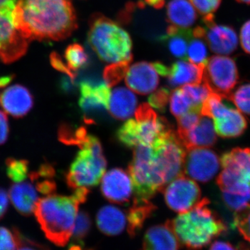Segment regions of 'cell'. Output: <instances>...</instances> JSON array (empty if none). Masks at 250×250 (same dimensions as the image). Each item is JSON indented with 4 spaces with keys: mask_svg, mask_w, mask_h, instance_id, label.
Returning a JSON list of instances; mask_svg holds the SVG:
<instances>
[{
    "mask_svg": "<svg viewBox=\"0 0 250 250\" xmlns=\"http://www.w3.org/2000/svg\"><path fill=\"white\" fill-rule=\"evenodd\" d=\"M129 171L136 194L135 200L149 201L156 192L165 188L156 167L152 146L135 147Z\"/></svg>",
    "mask_w": 250,
    "mask_h": 250,
    "instance_id": "52a82bcc",
    "label": "cell"
},
{
    "mask_svg": "<svg viewBox=\"0 0 250 250\" xmlns=\"http://www.w3.org/2000/svg\"><path fill=\"white\" fill-rule=\"evenodd\" d=\"M164 196L169 208L179 213L188 211L202 200L199 186L184 174L164 188Z\"/></svg>",
    "mask_w": 250,
    "mask_h": 250,
    "instance_id": "7c38bea8",
    "label": "cell"
},
{
    "mask_svg": "<svg viewBox=\"0 0 250 250\" xmlns=\"http://www.w3.org/2000/svg\"><path fill=\"white\" fill-rule=\"evenodd\" d=\"M131 62L126 61V62H113L111 65L105 67L103 73L105 83L110 88L119 83L126 76Z\"/></svg>",
    "mask_w": 250,
    "mask_h": 250,
    "instance_id": "1f68e13d",
    "label": "cell"
},
{
    "mask_svg": "<svg viewBox=\"0 0 250 250\" xmlns=\"http://www.w3.org/2000/svg\"><path fill=\"white\" fill-rule=\"evenodd\" d=\"M135 118L126 121L118 131V139L128 147L152 146L156 140L173 131L165 118L158 117L147 104L136 110Z\"/></svg>",
    "mask_w": 250,
    "mask_h": 250,
    "instance_id": "5b68a950",
    "label": "cell"
},
{
    "mask_svg": "<svg viewBox=\"0 0 250 250\" xmlns=\"http://www.w3.org/2000/svg\"><path fill=\"white\" fill-rule=\"evenodd\" d=\"M18 230L0 227V250H16L18 246Z\"/></svg>",
    "mask_w": 250,
    "mask_h": 250,
    "instance_id": "f35d334b",
    "label": "cell"
},
{
    "mask_svg": "<svg viewBox=\"0 0 250 250\" xmlns=\"http://www.w3.org/2000/svg\"><path fill=\"white\" fill-rule=\"evenodd\" d=\"M238 80V72L233 59L226 56H213L207 59L203 82L212 93L229 96Z\"/></svg>",
    "mask_w": 250,
    "mask_h": 250,
    "instance_id": "8fae6325",
    "label": "cell"
},
{
    "mask_svg": "<svg viewBox=\"0 0 250 250\" xmlns=\"http://www.w3.org/2000/svg\"><path fill=\"white\" fill-rule=\"evenodd\" d=\"M19 27L29 42L64 40L77 27L71 0H21Z\"/></svg>",
    "mask_w": 250,
    "mask_h": 250,
    "instance_id": "6da1fadb",
    "label": "cell"
},
{
    "mask_svg": "<svg viewBox=\"0 0 250 250\" xmlns=\"http://www.w3.org/2000/svg\"><path fill=\"white\" fill-rule=\"evenodd\" d=\"M145 2L156 9H160L165 5V0H145Z\"/></svg>",
    "mask_w": 250,
    "mask_h": 250,
    "instance_id": "f907efd6",
    "label": "cell"
},
{
    "mask_svg": "<svg viewBox=\"0 0 250 250\" xmlns=\"http://www.w3.org/2000/svg\"><path fill=\"white\" fill-rule=\"evenodd\" d=\"M9 195L4 189L0 188V220L4 216L9 207Z\"/></svg>",
    "mask_w": 250,
    "mask_h": 250,
    "instance_id": "7dc6e473",
    "label": "cell"
},
{
    "mask_svg": "<svg viewBox=\"0 0 250 250\" xmlns=\"http://www.w3.org/2000/svg\"><path fill=\"white\" fill-rule=\"evenodd\" d=\"M202 115L201 111L198 109H192L184 113L177 118L178 121V131L177 135H182L192 129L200 121Z\"/></svg>",
    "mask_w": 250,
    "mask_h": 250,
    "instance_id": "74e56055",
    "label": "cell"
},
{
    "mask_svg": "<svg viewBox=\"0 0 250 250\" xmlns=\"http://www.w3.org/2000/svg\"><path fill=\"white\" fill-rule=\"evenodd\" d=\"M9 197L16 209L24 216L34 213L39 200L36 188L29 182L14 184L10 188Z\"/></svg>",
    "mask_w": 250,
    "mask_h": 250,
    "instance_id": "603a6c76",
    "label": "cell"
},
{
    "mask_svg": "<svg viewBox=\"0 0 250 250\" xmlns=\"http://www.w3.org/2000/svg\"><path fill=\"white\" fill-rule=\"evenodd\" d=\"M68 250H93L90 249H83L82 246H79V245L72 244L70 248H69Z\"/></svg>",
    "mask_w": 250,
    "mask_h": 250,
    "instance_id": "f5cc1de1",
    "label": "cell"
},
{
    "mask_svg": "<svg viewBox=\"0 0 250 250\" xmlns=\"http://www.w3.org/2000/svg\"><path fill=\"white\" fill-rule=\"evenodd\" d=\"M240 41L243 50L250 54V21L243 24L240 34Z\"/></svg>",
    "mask_w": 250,
    "mask_h": 250,
    "instance_id": "f6af8a7d",
    "label": "cell"
},
{
    "mask_svg": "<svg viewBox=\"0 0 250 250\" xmlns=\"http://www.w3.org/2000/svg\"><path fill=\"white\" fill-rule=\"evenodd\" d=\"M152 65L156 72L163 77H168L170 73V67L166 66L163 62H153Z\"/></svg>",
    "mask_w": 250,
    "mask_h": 250,
    "instance_id": "681fc988",
    "label": "cell"
},
{
    "mask_svg": "<svg viewBox=\"0 0 250 250\" xmlns=\"http://www.w3.org/2000/svg\"><path fill=\"white\" fill-rule=\"evenodd\" d=\"M50 60L51 64H52V66H53L56 70L66 74L67 77H68L72 82H74V80L76 79V72L72 71L71 69L67 66V63L64 62L59 54L56 53V52H53V53L51 54Z\"/></svg>",
    "mask_w": 250,
    "mask_h": 250,
    "instance_id": "b9f144b4",
    "label": "cell"
},
{
    "mask_svg": "<svg viewBox=\"0 0 250 250\" xmlns=\"http://www.w3.org/2000/svg\"><path fill=\"white\" fill-rule=\"evenodd\" d=\"M156 207L149 201H139L135 200L134 205L128 210L127 232L131 237H134L141 231L147 220Z\"/></svg>",
    "mask_w": 250,
    "mask_h": 250,
    "instance_id": "4316f807",
    "label": "cell"
},
{
    "mask_svg": "<svg viewBox=\"0 0 250 250\" xmlns=\"http://www.w3.org/2000/svg\"><path fill=\"white\" fill-rule=\"evenodd\" d=\"M205 65H197L187 61L174 62L170 67L168 82L171 86L195 84L202 82Z\"/></svg>",
    "mask_w": 250,
    "mask_h": 250,
    "instance_id": "7402d4cb",
    "label": "cell"
},
{
    "mask_svg": "<svg viewBox=\"0 0 250 250\" xmlns=\"http://www.w3.org/2000/svg\"><path fill=\"white\" fill-rule=\"evenodd\" d=\"M208 205L209 201L203 199L188 211L169 221L180 244L188 250L203 249L227 232L226 225Z\"/></svg>",
    "mask_w": 250,
    "mask_h": 250,
    "instance_id": "3957f363",
    "label": "cell"
},
{
    "mask_svg": "<svg viewBox=\"0 0 250 250\" xmlns=\"http://www.w3.org/2000/svg\"><path fill=\"white\" fill-rule=\"evenodd\" d=\"M220 160L214 152L207 147L187 149L184 160V172L197 182H208L218 173Z\"/></svg>",
    "mask_w": 250,
    "mask_h": 250,
    "instance_id": "4fadbf2b",
    "label": "cell"
},
{
    "mask_svg": "<svg viewBox=\"0 0 250 250\" xmlns=\"http://www.w3.org/2000/svg\"><path fill=\"white\" fill-rule=\"evenodd\" d=\"M207 45L202 39L195 38L193 40H190L187 50L188 58L190 62L197 65H205L207 61Z\"/></svg>",
    "mask_w": 250,
    "mask_h": 250,
    "instance_id": "e575fe53",
    "label": "cell"
},
{
    "mask_svg": "<svg viewBox=\"0 0 250 250\" xmlns=\"http://www.w3.org/2000/svg\"><path fill=\"white\" fill-rule=\"evenodd\" d=\"M12 76H6L0 78V88H4L6 85L11 83L12 81Z\"/></svg>",
    "mask_w": 250,
    "mask_h": 250,
    "instance_id": "816d5d0a",
    "label": "cell"
},
{
    "mask_svg": "<svg viewBox=\"0 0 250 250\" xmlns=\"http://www.w3.org/2000/svg\"><path fill=\"white\" fill-rule=\"evenodd\" d=\"M0 104L6 113L16 118L25 116L34 106V98L24 85L8 87L0 95Z\"/></svg>",
    "mask_w": 250,
    "mask_h": 250,
    "instance_id": "ac0fdd59",
    "label": "cell"
},
{
    "mask_svg": "<svg viewBox=\"0 0 250 250\" xmlns=\"http://www.w3.org/2000/svg\"><path fill=\"white\" fill-rule=\"evenodd\" d=\"M67 174V184L72 189L94 187L103 178L106 161L98 139L88 135Z\"/></svg>",
    "mask_w": 250,
    "mask_h": 250,
    "instance_id": "8992f818",
    "label": "cell"
},
{
    "mask_svg": "<svg viewBox=\"0 0 250 250\" xmlns=\"http://www.w3.org/2000/svg\"><path fill=\"white\" fill-rule=\"evenodd\" d=\"M229 96L211 93L201 108L202 116L211 118L215 132L223 138H233L244 132L247 121L238 108L228 104Z\"/></svg>",
    "mask_w": 250,
    "mask_h": 250,
    "instance_id": "9c48e42d",
    "label": "cell"
},
{
    "mask_svg": "<svg viewBox=\"0 0 250 250\" xmlns=\"http://www.w3.org/2000/svg\"><path fill=\"white\" fill-rule=\"evenodd\" d=\"M205 24L206 42L215 54L228 55L234 52L238 41L236 31L225 25L215 24L214 20L204 21Z\"/></svg>",
    "mask_w": 250,
    "mask_h": 250,
    "instance_id": "2e32d148",
    "label": "cell"
},
{
    "mask_svg": "<svg viewBox=\"0 0 250 250\" xmlns=\"http://www.w3.org/2000/svg\"><path fill=\"white\" fill-rule=\"evenodd\" d=\"M72 196L55 193L39 199L34 214L46 238L56 246L64 247L71 238L79 206L86 200L87 188L75 189Z\"/></svg>",
    "mask_w": 250,
    "mask_h": 250,
    "instance_id": "7a4b0ae2",
    "label": "cell"
},
{
    "mask_svg": "<svg viewBox=\"0 0 250 250\" xmlns=\"http://www.w3.org/2000/svg\"><path fill=\"white\" fill-rule=\"evenodd\" d=\"M65 59L67 66L74 72L84 66L88 61V57L84 48L80 44H71L65 52Z\"/></svg>",
    "mask_w": 250,
    "mask_h": 250,
    "instance_id": "f1b7e54d",
    "label": "cell"
},
{
    "mask_svg": "<svg viewBox=\"0 0 250 250\" xmlns=\"http://www.w3.org/2000/svg\"><path fill=\"white\" fill-rule=\"evenodd\" d=\"M222 0H190L195 9L204 16H212L220 7Z\"/></svg>",
    "mask_w": 250,
    "mask_h": 250,
    "instance_id": "ab89813d",
    "label": "cell"
},
{
    "mask_svg": "<svg viewBox=\"0 0 250 250\" xmlns=\"http://www.w3.org/2000/svg\"><path fill=\"white\" fill-rule=\"evenodd\" d=\"M136 106L137 98L134 93L125 87H118L111 93L108 110L117 119L126 120L133 116Z\"/></svg>",
    "mask_w": 250,
    "mask_h": 250,
    "instance_id": "cb8c5ba5",
    "label": "cell"
},
{
    "mask_svg": "<svg viewBox=\"0 0 250 250\" xmlns=\"http://www.w3.org/2000/svg\"><path fill=\"white\" fill-rule=\"evenodd\" d=\"M91 228V220L86 212H78L71 238L74 245L82 246Z\"/></svg>",
    "mask_w": 250,
    "mask_h": 250,
    "instance_id": "d6a6232c",
    "label": "cell"
},
{
    "mask_svg": "<svg viewBox=\"0 0 250 250\" xmlns=\"http://www.w3.org/2000/svg\"><path fill=\"white\" fill-rule=\"evenodd\" d=\"M88 41L100 60L106 62H131L132 41L118 23L100 14L89 20Z\"/></svg>",
    "mask_w": 250,
    "mask_h": 250,
    "instance_id": "277c9868",
    "label": "cell"
},
{
    "mask_svg": "<svg viewBox=\"0 0 250 250\" xmlns=\"http://www.w3.org/2000/svg\"><path fill=\"white\" fill-rule=\"evenodd\" d=\"M16 250H46L44 247L25 238L18 231V246Z\"/></svg>",
    "mask_w": 250,
    "mask_h": 250,
    "instance_id": "7bdbcfd3",
    "label": "cell"
},
{
    "mask_svg": "<svg viewBox=\"0 0 250 250\" xmlns=\"http://www.w3.org/2000/svg\"><path fill=\"white\" fill-rule=\"evenodd\" d=\"M133 189L131 177L122 169H113L103 175L102 192L109 201L118 204L129 201Z\"/></svg>",
    "mask_w": 250,
    "mask_h": 250,
    "instance_id": "9a60e30c",
    "label": "cell"
},
{
    "mask_svg": "<svg viewBox=\"0 0 250 250\" xmlns=\"http://www.w3.org/2000/svg\"><path fill=\"white\" fill-rule=\"evenodd\" d=\"M128 87L140 95H148L156 89L159 78L152 63L146 62H136L128 69L125 76Z\"/></svg>",
    "mask_w": 250,
    "mask_h": 250,
    "instance_id": "e0dca14e",
    "label": "cell"
},
{
    "mask_svg": "<svg viewBox=\"0 0 250 250\" xmlns=\"http://www.w3.org/2000/svg\"><path fill=\"white\" fill-rule=\"evenodd\" d=\"M88 135L83 127L73 128L62 125L59 131V139L62 143L80 147L88 139Z\"/></svg>",
    "mask_w": 250,
    "mask_h": 250,
    "instance_id": "f546056e",
    "label": "cell"
},
{
    "mask_svg": "<svg viewBox=\"0 0 250 250\" xmlns=\"http://www.w3.org/2000/svg\"><path fill=\"white\" fill-rule=\"evenodd\" d=\"M229 99L240 111L250 115V83L241 85Z\"/></svg>",
    "mask_w": 250,
    "mask_h": 250,
    "instance_id": "d590c367",
    "label": "cell"
},
{
    "mask_svg": "<svg viewBox=\"0 0 250 250\" xmlns=\"http://www.w3.org/2000/svg\"><path fill=\"white\" fill-rule=\"evenodd\" d=\"M236 1L243 4H250V0H236Z\"/></svg>",
    "mask_w": 250,
    "mask_h": 250,
    "instance_id": "db71d44e",
    "label": "cell"
},
{
    "mask_svg": "<svg viewBox=\"0 0 250 250\" xmlns=\"http://www.w3.org/2000/svg\"><path fill=\"white\" fill-rule=\"evenodd\" d=\"M235 226L243 238L250 243V205L237 210L234 217Z\"/></svg>",
    "mask_w": 250,
    "mask_h": 250,
    "instance_id": "8d00e7d4",
    "label": "cell"
},
{
    "mask_svg": "<svg viewBox=\"0 0 250 250\" xmlns=\"http://www.w3.org/2000/svg\"><path fill=\"white\" fill-rule=\"evenodd\" d=\"M167 18L173 25L189 29L196 21V11L188 0H171L167 6Z\"/></svg>",
    "mask_w": 250,
    "mask_h": 250,
    "instance_id": "d4e9b609",
    "label": "cell"
},
{
    "mask_svg": "<svg viewBox=\"0 0 250 250\" xmlns=\"http://www.w3.org/2000/svg\"><path fill=\"white\" fill-rule=\"evenodd\" d=\"M96 220L99 229L106 236H118L127 228L126 215L114 206H105L100 208Z\"/></svg>",
    "mask_w": 250,
    "mask_h": 250,
    "instance_id": "44dd1931",
    "label": "cell"
},
{
    "mask_svg": "<svg viewBox=\"0 0 250 250\" xmlns=\"http://www.w3.org/2000/svg\"><path fill=\"white\" fill-rule=\"evenodd\" d=\"M36 188L42 195H49L54 194L56 190V184L50 179H44L41 182H36Z\"/></svg>",
    "mask_w": 250,
    "mask_h": 250,
    "instance_id": "ee69618b",
    "label": "cell"
},
{
    "mask_svg": "<svg viewBox=\"0 0 250 250\" xmlns=\"http://www.w3.org/2000/svg\"><path fill=\"white\" fill-rule=\"evenodd\" d=\"M6 174L15 183H21L27 178L29 162L23 159L9 158L6 161Z\"/></svg>",
    "mask_w": 250,
    "mask_h": 250,
    "instance_id": "4dcf8cb0",
    "label": "cell"
},
{
    "mask_svg": "<svg viewBox=\"0 0 250 250\" xmlns=\"http://www.w3.org/2000/svg\"><path fill=\"white\" fill-rule=\"evenodd\" d=\"M180 243L170 222L148 229L143 241V250H179Z\"/></svg>",
    "mask_w": 250,
    "mask_h": 250,
    "instance_id": "d6986e66",
    "label": "cell"
},
{
    "mask_svg": "<svg viewBox=\"0 0 250 250\" xmlns=\"http://www.w3.org/2000/svg\"><path fill=\"white\" fill-rule=\"evenodd\" d=\"M170 93L168 89L160 88L149 96V104L158 111H164L168 103Z\"/></svg>",
    "mask_w": 250,
    "mask_h": 250,
    "instance_id": "60d3db41",
    "label": "cell"
},
{
    "mask_svg": "<svg viewBox=\"0 0 250 250\" xmlns=\"http://www.w3.org/2000/svg\"><path fill=\"white\" fill-rule=\"evenodd\" d=\"M21 0H0V60L9 64L27 52L29 41L18 27V10Z\"/></svg>",
    "mask_w": 250,
    "mask_h": 250,
    "instance_id": "ba28073f",
    "label": "cell"
},
{
    "mask_svg": "<svg viewBox=\"0 0 250 250\" xmlns=\"http://www.w3.org/2000/svg\"><path fill=\"white\" fill-rule=\"evenodd\" d=\"M209 250H238L231 243L225 241H215L210 246Z\"/></svg>",
    "mask_w": 250,
    "mask_h": 250,
    "instance_id": "c3c4849f",
    "label": "cell"
},
{
    "mask_svg": "<svg viewBox=\"0 0 250 250\" xmlns=\"http://www.w3.org/2000/svg\"><path fill=\"white\" fill-rule=\"evenodd\" d=\"M9 134V121L6 113L0 111V145L4 144Z\"/></svg>",
    "mask_w": 250,
    "mask_h": 250,
    "instance_id": "bcb514c9",
    "label": "cell"
},
{
    "mask_svg": "<svg viewBox=\"0 0 250 250\" xmlns=\"http://www.w3.org/2000/svg\"><path fill=\"white\" fill-rule=\"evenodd\" d=\"M170 104V111L176 118H179L193 108L191 102L182 88L174 90L171 95Z\"/></svg>",
    "mask_w": 250,
    "mask_h": 250,
    "instance_id": "836d02e7",
    "label": "cell"
},
{
    "mask_svg": "<svg viewBox=\"0 0 250 250\" xmlns=\"http://www.w3.org/2000/svg\"><path fill=\"white\" fill-rule=\"evenodd\" d=\"M220 164L223 170L217 183L222 191L250 187V149H233L224 154Z\"/></svg>",
    "mask_w": 250,
    "mask_h": 250,
    "instance_id": "30bf717a",
    "label": "cell"
},
{
    "mask_svg": "<svg viewBox=\"0 0 250 250\" xmlns=\"http://www.w3.org/2000/svg\"><path fill=\"white\" fill-rule=\"evenodd\" d=\"M182 89L191 102L193 108L200 111L202 104L212 93L209 87L203 81L200 83L184 85Z\"/></svg>",
    "mask_w": 250,
    "mask_h": 250,
    "instance_id": "83f0119b",
    "label": "cell"
},
{
    "mask_svg": "<svg viewBox=\"0 0 250 250\" xmlns=\"http://www.w3.org/2000/svg\"><path fill=\"white\" fill-rule=\"evenodd\" d=\"M216 132L213 121L202 116L192 129L182 135H177L186 149L192 147H209L216 141Z\"/></svg>",
    "mask_w": 250,
    "mask_h": 250,
    "instance_id": "ffe728a7",
    "label": "cell"
},
{
    "mask_svg": "<svg viewBox=\"0 0 250 250\" xmlns=\"http://www.w3.org/2000/svg\"><path fill=\"white\" fill-rule=\"evenodd\" d=\"M192 36V33L190 29L172 24L167 28L166 35L161 38V41L167 45V48L174 57L186 59L189 41L191 40Z\"/></svg>",
    "mask_w": 250,
    "mask_h": 250,
    "instance_id": "484cf974",
    "label": "cell"
},
{
    "mask_svg": "<svg viewBox=\"0 0 250 250\" xmlns=\"http://www.w3.org/2000/svg\"><path fill=\"white\" fill-rule=\"evenodd\" d=\"M110 87L105 82L95 83L89 81L80 83V106L84 115L87 123L95 122V118L100 116L108 110L109 103Z\"/></svg>",
    "mask_w": 250,
    "mask_h": 250,
    "instance_id": "5bb4252c",
    "label": "cell"
}]
</instances>
